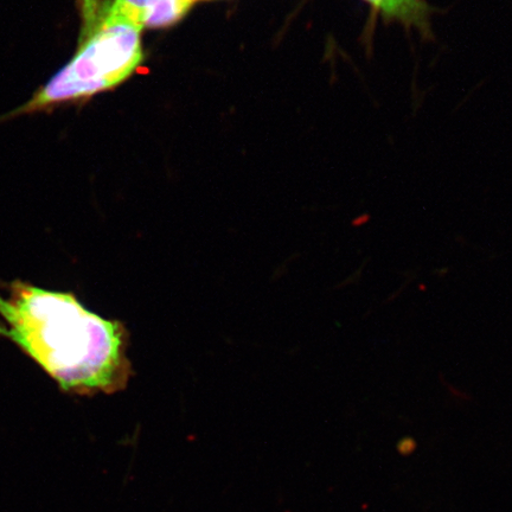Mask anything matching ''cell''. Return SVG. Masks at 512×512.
<instances>
[{"label":"cell","mask_w":512,"mask_h":512,"mask_svg":"<svg viewBox=\"0 0 512 512\" xmlns=\"http://www.w3.org/2000/svg\"><path fill=\"white\" fill-rule=\"evenodd\" d=\"M0 337L14 343L64 393L114 394L133 376L126 325L89 311L72 292L23 280L2 284Z\"/></svg>","instance_id":"6da1fadb"},{"label":"cell","mask_w":512,"mask_h":512,"mask_svg":"<svg viewBox=\"0 0 512 512\" xmlns=\"http://www.w3.org/2000/svg\"><path fill=\"white\" fill-rule=\"evenodd\" d=\"M78 51L32 98L5 118L49 111L120 85L143 61L142 18L118 0H80Z\"/></svg>","instance_id":"7a4b0ae2"},{"label":"cell","mask_w":512,"mask_h":512,"mask_svg":"<svg viewBox=\"0 0 512 512\" xmlns=\"http://www.w3.org/2000/svg\"><path fill=\"white\" fill-rule=\"evenodd\" d=\"M383 19L427 35L431 28L432 9L426 0H364Z\"/></svg>","instance_id":"3957f363"},{"label":"cell","mask_w":512,"mask_h":512,"mask_svg":"<svg viewBox=\"0 0 512 512\" xmlns=\"http://www.w3.org/2000/svg\"><path fill=\"white\" fill-rule=\"evenodd\" d=\"M182 0H147L143 12L144 27L165 28L181 19L185 12Z\"/></svg>","instance_id":"277c9868"},{"label":"cell","mask_w":512,"mask_h":512,"mask_svg":"<svg viewBox=\"0 0 512 512\" xmlns=\"http://www.w3.org/2000/svg\"><path fill=\"white\" fill-rule=\"evenodd\" d=\"M118 2L125 6L126 9L134 12L143 19V12L147 3V0H118Z\"/></svg>","instance_id":"5b68a950"},{"label":"cell","mask_w":512,"mask_h":512,"mask_svg":"<svg viewBox=\"0 0 512 512\" xmlns=\"http://www.w3.org/2000/svg\"><path fill=\"white\" fill-rule=\"evenodd\" d=\"M416 441L412 437H406L399 441L398 444V452L402 454V456H409L416 450Z\"/></svg>","instance_id":"8992f818"},{"label":"cell","mask_w":512,"mask_h":512,"mask_svg":"<svg viewBox=\"0 0 512 512\" xmlns=\"http://www.w3.org/2000/svg\"><path fill=\"white\" fill-rule=\"evenodd\" d=\"M183 5L185 6V9L189 10L191 8V5L198 2V0H182Z\"/></svg>","instance_id":"52a82bcc"}]
</instances>
